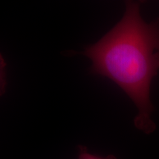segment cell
I'll return each instance as SVG.
<instances>
[{"instance_id":"2","label":"cell","mask_w":159,"mask_h":159,"mask_svg":"<svg viewBox=\"0 0 159 159\" xmlns=\"http://www.w3.org/2000/svg\"><path fill=\"white\" fill-rule=\"evenodd\" d=\"M77 148L78 152V159H118L112 154H110L105 157L93 155L89 152L88 148L84 145L79 144L77 146Z\"/></svg>"},{"instance_id":"1","label":"cell","mask_w":159,"mask_h":159,"mask_svg":"<svg viewBox=\"0 0 159 159\" xmlns=\"http://www.w3.org/2000/svg\"><path fill=\"white\" fill-rule=\"evenodd\" d=\"M82 54L92 61L91 73L111 80L134 103L137 129L146 134L153 133L150 88L159 71V18L147 23L140 14V2L127 1L122 19Z\"/></svg>"}]
</instances>
